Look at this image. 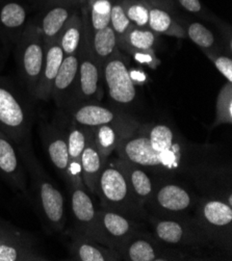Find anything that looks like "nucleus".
I'll use <instances>...</instances> for the list:
<instances>
[{
  "label": "nucleus",
  "mask_w": 232,
  "mask_h": 261,
  "mask_svg": "<svg viewBox=\"0 0 232 261\" xmlns=\"http://www.w3.org/2000/svg\"><path fill=\"white\" fill-rule=\"evenodd\" d=\"M147 4L149 8L148 29L150 31L156 33L157 35H164L177 39L187 38V34L184 28L175 19L174 15L160 7L151 5L148 2Z\"/></svg>",
  "instance_id": "nucleus-29"
},
{
  "label": "nucleus",
  "mask_w": 232,
  "mask_h": 261,
  "mask_svg": "<svg viewBox=\"0 0 232 261\" xmlns=\"http://www.w3.org/2000/svg\"><path fill=\"white\" fill-rule=\"evenodd\" d=\"M158 36L149 29L132 28L124 38L118 42V47L131 57L140 52L154 51L158 45Z\"/></svg>",
  "instance_id": "nucleus-31"
},
{
  "label": "nucleus",
  "mask_w": 232,
  "mask_h": 261,
  "mask_svg": "<svg viewBox=\"0 0 232 261\" xmlns=\"http://www.w3.org/2000/svg\"><path fill=\"white\" fill-rule=\"evenodd\" d=\"M134 120L135 118L132 117L123 122L107 124L93 128L95 144L103 160L108 161L110 156L116 151L127 127Z\"/></svg>",
  "instance_id": "nucleus-28"
},
{
  "label": "nucleus",
  "mask_w": 232,
  "mask_h": 261,
  "mask_svg": "<svg viewBox=\"0 0 232 261\" xmlns=\"http://www.w3.org/2000/svg\"><path fill=\"white\" fill-rule=\"evenodd\" d=\"M84 3L85 0H47L42 6L41 14L35 19L45 45L60 36L68 20Z\"/></svg>",
  "instance_id": "nucleus-14"
},
{
  "label": "nucleus",
  "mask_w": 232,
  "mask_h": 261,
  "mask_svg": "<svg viewBox=\"0 0 232 261\" xmlns=\"http://www.w3.org/2000/svg\"><path fill=\"white\" fill-rule=\"evenodd\" d=\"M130 75L132 77L133 82L137 85H144L146 80H147V75L142 71V70H139V69H131L130 68Z\"/></svg>",
  "instance_id": "nucleus-40"
},
{
  "label": "nucleus",
  "mask_w": 232,
  "mask_h": 261,
  "mask_svg": "<svg viewBox=\"0 0 232 261\" xmlns=\"http://www.w3.org/2000/svg\"><path fill=\"white\" fill-rule=\"evenodd\" d=\"M95 195L99 197L103 210L146 223L147 212L136 200L125 176L115 165L114 160H108L103 167Z\"/></svg>",
  "instance_id": "nucleus-5"
},
{
  "label": "nucleus",
  "mask_w": 232,
  "mask_h": 261,
  "mask_svg": "<svg viewBox=\"0 0 232 261\" xmlns=\"http://www.w3.org/2000/svg\"><path fill=\"white\" fill-rule=\"evenodd\" d=\"M70 237V257L76 261H120V254L96 241L76 233L68 232Z\"/></svg>",
  "instance_id": "nucleus-22"
},
{
  "label": "nucleus",
  "mask_w": 232,
  "mask_h": 261,
  "mask_svg": "<svg viewBox=\"0 0 232 261\" xmlns=\"http://www.w3.org/2000/svg\"><path fill=\"white\" fill-rule=\"evenodd\" d=\"M82 11L85 29L83 41L79 50V78H77L76 91L69 110L76 104L84 102H101L103 93H105L102 68L99 66L93 55L90 39V28L83 10V6Z\"/></svg>",
  "instance_id": "nucleus-9"
},
{
  "label": "nucleus",
  "mask_w": 232,
  "mask_h": 261,
  "mask_svg": "<svg viewBox=\"0 0 232 261\" xmlns=\"http://www.w3.org/2000/svg\"><path fill=\"white\" fill-rule=\"evenodd\" d=\"M82 6L74 12L58 37L65 57L79 54L85 29Z\"/></svg>",
  "instance_id": "nucleus-30"
},
{
  "label": "nucleus",
  "mask_w": 232,
  "mask_h": 261,
  "mask_svg": "<svg viewBox=\"0 0 232 261\" xmlns=\"http://www.w3.org/2000/svg\"><path fill=\"white\" fill-rule=\"evenodd\" d=\"M77 78L79 54L65 57L51 91V99L60 111L67 112L71 107L77 87Z\"/></svg>",
  "instance_id": "nucleus-18"
},
{
  "label": "nucleus",
  "mask_w": 232,
  "mask_h": 261,
  "mask_svg": "<svg viewBox=\"0 0 232 261\" xmlns=\"http://www.w3.org/2000/svg\"><path fill=\"white\" fill-rule=\"evenodd\" d=\"M66 115V114H65ZM89 127H83L74 123L66 115V132L69 154V180L68 187H85L82 177V153L86 147L89 135ZM86 188V187H85Z\"/></svg>",
  "instance_id": "nucleus-20"
},
{
  "label": "nucleus",
  "mask_w": 232,
  "mask_h": 261,
  "mask_svg": "<svg viewBox=\"0 0 232 261\" xmlns=\"http://www.w3.org/2000/svg\"><path fill=\"white\" fill-rule=\"evenodd\" d=\"M174 17L184 28L187 34V38H189L193 43L200 47L204 54L205 52H226L227 55H229L225 49L221 38L217 37L204 24L186 18L179 13L176 14Z\"/></svg>",
  "instance_id": "nucleus-26"
},
{
  "label": "nucleus",
  "mask_w": 232,
  "mask_h": 261,
  "mask_svg": "<svg viewBox=\"0 0 232 261\" xmlns=\"http://www.w3.org/2000/svg\"><path fill=\"white\" fill-rule=\"evenodd\" d=\"M106 163L107 161L102 159L101 154L99 153L96 147L93 128H90L89 135H88V141L82 153L81 165H82V177H83L84 185L86 189L92 194L96 193L97 182Z\"/></svg>",
  "instance_id": "nucleus-27"
},
{
  "label": "nucleus",
  "mask_w": 232,
  "mask_h": 261,
  "mask_svg": "<svg viewBox=\"0 0 232 261\" xmlns=\"http://www.w3.org/2000/svg\"><path fill=\"white\" fill-rule=\"evenodd\" d=\"M117 252L126 261L195 260L192 256L161 243L147 228L135 233Z\"/></svg>",
  "instance_id": "nucleus-12"
},
{
  "label": "nucleus",
  "mask_w": 232,
  "mask_h": 261,
  "mask_svg": "<svg viewBox=\"0 0 232 261\" xmlns=\"http://www.w3.org/2000/svg\"><path fill=\"white\" fill-rule=\"evenodd\" d=\"M174 3L178 9H182L183 11L200 19L211 21L214 24L219 22V19L203 6L201 0H174Z\"/></svg>",
  "instance_id": "nucleus-36"
},
{
  "label": "nucleus",
  "mask_w": 232,
  "mask_h": 261,
  "mask_svg": "<svg viewBox=\"0 0 232 261\" xmlns=\"http://www.w3.org/2000/svg\"><path fill=\"white\" fill-rule=\"evenodd\" d=\"M148 3H150L153 6L160 7L166 11H168L169 13H171L172 15H176L179 13V9L177 8L176 4L174 3V0H147Z\"/></svg>",
  "instance_id": "nucleus-39"
},
{
  "label": "nucleus",
  "mask_w": 232,
  "mask_h": 261,
  "mask_svg": "<svg viewBox=\"0 0 232 261\" xmlns=\"http://www.w3.org/2000/svg\"><path fill=\"white\" fill-rule=\"evenodd\" d=\"M126 17L134 28L148 29L149 8L146 0H120Z\"/></svg>",
  "instance_id": "nucleus-34"
},
{
  "label": "nucleus",
  "mask_w": 232,
  "mask_h": 261,
  "mask_svg": "<svg viewBox=\"0 0 232 261\" xmlns=\"http://www.w3.org/2000/svg\"><path fill=\"white\" fill-rule=\"evenodd\" d=\"M0 178L14 189L28 193L29 176L18 144L3 133H0Z\"/></svg>",
  "instance_id": "nucleus-16"
},
{
  "label": "nucleus",
  "mask_w": 232,
  "mask_h": 261,
  "mask_svg": "<svg viewBox=\"0 0 232 261\" xmlns=\"http://www.w3.org/2000/svg\"><path fill=\"white\" fill-rule=\"evenodd\" d=\"M146 228V223L100 208L97 210L91 239L103 246L118 251L135 233Z\"/></svg>",
  "instance_id": "nucleus-11"
},
{
  "label": "nucleus",
  "mask_w": 232,
  "mask_h": 261,
  "mask_svg": "<svg viewBox=\"0 0 232 261\" xmlns=\"http://www.w3.org/2000/svg\"><path fill=\"white\" fill-rule=\"evenodd\" d=\"M116 152L118 158L140 166L152 177L185 181L193 188L209 172L229 163L217 145L192 143L169 124H142L136 119Z\"/></svg>",
  "instance_id": "nucleus-1"
},
{
  "label": "nucleus",
  "mask_w": 232,
  "mask_h": 261,
  "mask_svg": "<svg viewBox=\"0 0 232 261\" xmlns=\"http://www.w3.org/2000/svg\"><path fill=\"white\" fill-rule=\"evenodd\" d=\"M14 51L20 80L28 94L35 99L45 58V44L35 19L29 20Z\"/></svg>",
  "instance_id": "nucleus-8"
},
{
  "label": "nucleus",
  "mask_w": 232,
  "mask_h": 261,
  "mask_svg": "<svg viewBox=\"0 0 232 261\" xmlns=\"http://www.w3.org/2000/svg\"><path fill=\"white\" fill-rule=\"evenodd\" d=\"M153 179V192L144 206L148 216L177 218L193 215L200 196L191 185L176 179Z\"/></svg>",
  "instance_id": "nucleus-6"
},
{
  "label": "nucleus",
  "mask_w": 232,
  "mask_h": 261,
  "mask_svg": "<svg viewBox=\"0 0 232 261\" xmlns=\"http://www.w3.org/2000/svg\"><path fill=\"white\" fill-rule=\"evenodd\" d=\"M47 258L37 249L29 233L0 243V261H41Z\"/></svg>",
  "instance_id": "nucleus-25"
},
{
  "label": "nucleus",
  "mask_w": 232,
  "mask_h": 261,
  "mask_svg": "<svg viewBox=\"0 0 232 261\" xmlns=\"http://www.w3.org/2000/svg\"><path fill=\"white\" fill-rule=\"evenodd\" d=\"M114 162L125 176L136 200L142 207H144L153 192V177L140 166H137L128 161L118 158L117 160H114Z\"/></svg>",
  "instance_id": "nucleus-24"
},
{
  "label": "nucleus",
  "mask_w": 232,
  "mask_h": 261,
  "mask_svg": "<svg viewBox=\"0 0 232 261\" xmlns=\"http://www.w3.org/2000/svg\"><path fill=\"white\" fill-rule=\"evenodd\" d=\"M34 2L37 3V4H39V5H41V6H43V5L47 2V0H34Z\"/></svg>",
  "instance_id": "nucleus-42"
},
{
  "label": "nucleus",
  "mask_w": 232,
  "mask_h": 261,
  "mask_svg": "<svg viewBox=\"0 0 232 261\" xmlns=\"http://www.w3.org/2000/svg\"><path fill=\"white\" fill-rule=\"evenodd\" d=\"M90 39L93 55L102 68L103 64L119 50L117 37L110 25L106 29L96 32H91L90 30Z\"/></svg>",
  "instance_id": "nucleus-32"
},
{
  "label": "nucleus",
  "mask_w": 232,
  "mask_h": 261,
  "mask_svg": "<svg viewBox=\"0 0 232 261\" xmlns=\"http://www.w3.org/2000/svg\"><path fill=\"white\" fill-rule=\"evenodd\" d=\"M35 112L29 97L6 76H0V133L17 144L31 139Z\"/></svg>",
  "instance_id": "nucleus-4"
},
{
  "label": "nucleus",
  "mask_w": 232,
  "mask_h": 261,
  "mask_svg": "<svg viewBox=\"0 0 232 261\" xmlns=\"http://www.w3.org/2000/svg\"><path fill=\"white\" fill-rule=\"evenodd\" d=\"M9 58V55L6 52V50L4 49L3 47V44L2 42H0V74H2L4 68H5V65H6V62Z\"/></svg>",
  "instance_id": "nucleus-41"
},
{
  "label": "nucleus",
  "mask_w": 232,
  "mask_h": 261,
  "mask_svg": "<svg viewBox=\"0 0 232 261\" xmlns=\"http://www.w3.org/2000/svg\"><path fill=\"white\" fill-rule=\"evenodd\" d=\"M213 247L224 257L232 254V207L225 201L200 197L193 213Z\"/></svg>",
  "instance_id": "nucleus-7"
},
{
  "label": "nucleus",
  "mask_w": 232,
  "mask_h": 261,
  "mask_svg": "<svg viewBox=\"0 0 232 261\" xmlns=\"http://www.w3.org/2000/svg\"><path fill=\"white\" fill-rule=\"evenodd\" d=\"M77 125L89 128L126 121L132 116L114 108L102 106L100 102H84L76 104L68 112H64Z\"/></svg>",
  "instance_id": "nucleus-17"
},
{
  "label": "nucleus",
  "mask_w": 232,
  "mask_h": 261,
  "mask_svg": "<svg viewBox=\"0 0 232 261\" xmlns=\"http://www.w3.org/2000/svg\"><path fill=\"white\" fill-rule=\"evenodd\" d=\"M111 28L113 29L118 42L124 38L128 31L134 28V25L126 17L120 0H114L113 2L111 11Z\"/></svg>",
  "instance_id": "nucleus-35"
},
{
  "label": "nucleus",
  "mask_w": 232,
  "mask_h": 261,
  "mask_svg": "<svg viewBox=\"0 0 232 261\" xmlns=\"http://www.w3.org/2000/svg\"><path fill=\"white\" fill-rule=\"evenodd\" d=\"M230 163L223 164L205 176L194 186L200 197H211L225 201L232 207V176Z\"/></svg>",
  "instance_id": "nucleus-21"
},
{
  "label": "nucleus",
  "mask_w": 232,
  "mask_h": 261,
  "mask_svg": "<svg viewBox=\"0 0 232 261\" xmlns=\"http://www.w3.org/2000/svg\"><path fill=\"white\" fill-rule=\"evenodd\" d=\"M63 115L64 122L56 121L54 123H41L40 134L43 145L50 162L53 163L61 178L69 186V154L66 132V115Z\"/></svg>",
  "instance_id": "nucleus-13"
},
{
  "label": "nucleus",
  "mask_w": 232,
  "mask_h": 261,
  "mask_svg": "<svg viewBox=\"0 0 232 261\" xmlns=\"http://www.w3.org/2000/svg\"><path fill=\"white\" fill-rule=\"evenodd\" d=\"M29 22V10L19 0H0V42L10 56Z\"/></svg>",
  "instance_id": "nucleus-15"
},
{
  "label": "nucleus",
  "mask_w": 232,
  "mask_h": 261,
  "mask_svg": "<svg viewBox=\"0 0 232 261\" xmlns=\"http://www.w3.org/2000/svg\"><path fill=\"white\" fill-rule=\"evenodd\" d=\"M69 190L71 214L74 223L71 231L91 239L97 214L93 200L85 187L71 186Z\"/></svg>",
  "instance_id": "nucleus-19"
},
{
  "label": "nucleus",
  "mask_w": 232,
  "mask_h": 261,
  "mask_svg": "<svg viewBox=\"0 0 232 261\" xmlns=\"http://www.w3.org/2000/svg\"><path fill=\"white\" fill-rule=\"evenodd\" d=\"M146 224L161 243L192 256L195 260L213 259L211 253L219 254L193 215L177 218L148 216Z\"/></svg>",
  "instance_id": "nucleus-3"
},
{
  "label": "nucleus",
  "mask_w": 232,
  "mask_h": 261,
  "mask_svg": "<svg viewBox=\"0 0 232 261\" xmlns=\"http://www.w3.org/2000/svg\"><path fill=\"white\" fill-rule=\"evenodd\" d=\"M217 70L226 78L228 83H232V58L226 52H205Z\"/></svg>",
  "instance_id": "nucleus-37"
},
{
  "label": "nucleus",
  "mask_w": 232,
  "mask_h": 261,
  "mask_svg": "<svg viewBox=\"0 0 232 261\" xmlns=\"http://www.w3.org/2000/svg\"><path fill=\"white\" fill-rule=\"evenodd\" d=\"M18 149L27 169L33 199L44 227L51 233L64 231L67 216L65 199L61 191L38 161L31 144V139L18 144Z\"/></svg>",
  "instance_id": "nucleus-2"
},
{
  "label": "nucleus",
  "mask_w": 232,
  "mask_h": 261,
  "mask_svg": "<svg viewBox=\"0 0 232 261\" xmlns=\"http://www.w3.org/2000/svg\"><path fill=\"white\" fill-rule=\"evenodd\" d=\"M23 233H25L24 231H22L21 229L17 228L16 226L5 222L3 220H0V243H3L7 240L22 236Z\"/></svg>",
  "instance_id": "nucleus-38"
},
{
  "label": "nucleus",
  "mask_w": 232,
  "mask_h": 261,
  "mask_svg": "<svg viewBox=\"0 0 232 261\" xmlns=\"http://www.w3.org/2000/svg\"><path fill=\"white\" fill-rule=\"evenodd\" d=\"M130 57L119 49L102 66L103 85L112 107L122 112L133 107L138 96L137 86L130 75Z\"/></svg>",
  "instance_id": "nucleus-10"
},
{
  "label": "nucleus",
  "mask_w": 232,
  "mask_h": 261,
  "mask_svg": "<svg viewBox=\"0 0 232 261\" xmlns=\"http://www.w3.org/2000/svg\"><path fill=\"white\" fill-rule=\"evenodd\" d=\"M64 58V51L58 38L45 45V58L35 100L49 101L51 99V91H53L55 80L60 71Z\"/></svg>",
  "instance_id": "nucleus-23"
},
{
  "label": "nucleus",
  "mask_w": 232,
  "mask_h": 261,
  "mask_svg": "<svg viewBox=\"0 0 232 261\" xmlns=\"http://www.w3.org/2000/svg\"><path fill=\"white\" fill-rule=\"evenodd\" d=\"M232 124V83H225L216 101V117L213 128Z\"/></svg>",
  "instance_id": "nucleus-33"
}]
</instances>
